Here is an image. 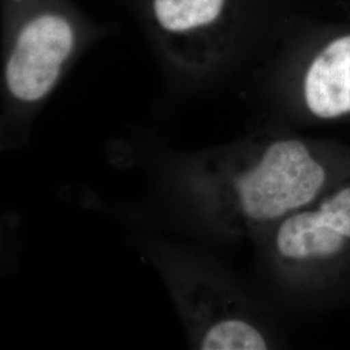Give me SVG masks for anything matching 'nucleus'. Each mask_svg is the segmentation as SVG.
Segmentation results:
<instances>
[{
  "mask_svg": "<svg viewBox=\"0 0 350 350\" xmlns=\"http://www.w3.org/2000/svg\"><path fill=\"white\" fill-rule=\"evenodd\" d=\"M350 174L336 147L297 137H256L195 152L176 182L205 224L228 238L265 237Z\"/></svg>",
  "mask_w": 350,
  "mask_h": 350,
  "instance_id": "1",
  "label": "nucleus"
},
{
  "mask_svg": "<svg viewBox=\"0 0 350 350\" xmlns=\"http://www.w3.org/2000/svg\"><path fill=\"white\" fill-rule=\"evenodd\" d=\"M7 38L5 100L16 112L36 111L57 88L81 43V25L57 0H26Z\"/></svg>",
  "mask_w": 350,
  "mask_h": 350,
  "instance_id": "2",
  "label": "nucleus"
},
{
  "mask_svg": "<svg viewBox=\"0 0 350 350\" xmlns=\"http://www.w3.org/2000/svg\"><path fill=\"white\" fill-rule=\"evenodd\" d=\"M265 237L276 271L296 286L318 287L349 269L350 174Z\"/></svg>",
  "mask_w": 350,
  "mask_h": 350,
  "instance_id": "3",
  "label": "nucleus"
},
{
  "mask_svg": "<svg viewBox=\"0 0 350 350\" xmlns=\"http://www.w3.org/2000/svg\"><path fill=\"white\" fill-rule=\"evenodd\" d=\"M163 271L193 348H271L265 327L252 314L243 296L221 276L183 257L163 260Z\"/></svg>",
  "mask_w": 350,
  "mask_h": 350,
  "instance_id": "4",
  "label": "nucleus"
},
{
  "mask_svg": "<svg viewBox=\"0 0 350 350\" xmlns=\"http://www.w3.org/2000/svg\"><path fill=\"white\" fill-rule=\"evenodd\" d=\"M227 0H150L152 23L173 63L191 73L212 64V38L225 18Z\"/></svg>",
  "mask_w": 350,
  "mask_h": 350,
  "instance_id": "5",
  "label": "nucleus"
},
{
  "mask_svg": "<svg viewBox=\"0 0 350 350\" xmlns=\"http://www.w3.org/2000/svg\"><path fill=\"white\" fill-rule=\"evenodd\" d=\"M306 109L319 120L350 114V36L338 38L315 55L302 81Z\"/></svg>",
  "mask_w": 350,
  "mask_h": 350,
  "instance_id": "6",
  "label": "nucleus"
}]
</instances>
